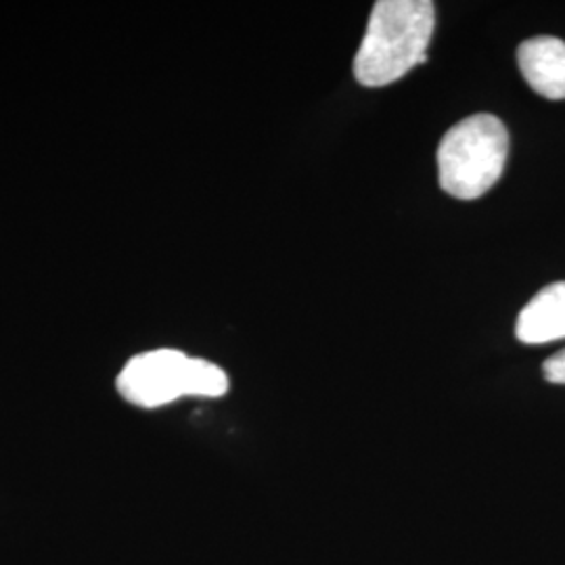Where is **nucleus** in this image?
I'll return each instance as SVG.
<instances>
[{
	"label": "nucleus",
	"instance_id": "423d86ee",
	"mask_svg": "<svg viewBox=\"0 0 565 565\" xmlns=\"http://www.w3.org/2000/svg\"><path fill=\"white\" fill-rule=\"evenodd\" d=\"M228 392V375L218 364L205 359H191L189 396L193 398H221Z\"/></svg>",
	"mask_w": 565,
	"mask_h": 565
},
{
	"label": "nucleus",
	"instance_id": "39448f33",
	"mask_svg": "<svg viewBox=\"0 0 565 565\" xmlns=\"http://www.w3.org/2000/svg\"><path fill=\"white\" fill-rule=\"evenodd\" d=\"M515 338L527 345L565 340V281L548 285L525 303Z\"/></svg>",
	"mask_w": 565,
	"mask_h": 565
},
{
	"label": "nucleus",
	"instance_id": "f03ea898",
	"mask_svg": "<svg viewBox=\"0 0 565 565\" xmlns=\"http://www.w3.org/2000/svg\"><path fill=\"white\" fill-rule=\"evenodd\" d=\"M509 132L490 114H476L455 124L438 147L440 186L457 200H478L505 170Z\"/></svg>",
	"mask_w": 565,
	"mask_h": 565
},
{
	"label": "nucleus",
	"instance_id": "20e7f679",
	"mask_svg": "<svg viewBox=\"0 0 565 565\" xmlns=\"http://www.w3.org/2000/svg\"><path fill=\"white\" fill-rule=\"evenodd\" d=\"M522 76L534 93L551 102L565 99V42L539 36L522 42L518 49Z\"/></svg>",
	"mask_w": 565,
	"mask_h": 565
},
{
	"label": "nucleus",
	"instance_id": "f257e3e1",
	"mask_svg": "<svg viewBox=\"0 0 565 565\" xmlns=\"http://www.w3.org/2000/svg\"><path fill=\"white\" fill-rule=\"evenodd\" d=\"M436 28V4L429 0H380L373 7L354 76L366 88H382L404 78L427 60Z\"/></svg>",
	"mask_w": 565,
	"mask_h": 565
},
{
	"label": "nucleus",
	"instance_id": "7ed1b4c3",
	"mask_svg": "<svg viewBox=\"0 0 565 565\" xmlns=\"http://www.w3.org/2000/svg\"><path fill=\"white\" fill-rule=\"evenodd\" d=\"M191 356L174 348L149 350L132 356L116 380L126 403L139 408H160L189 396Z\"/></svg>",
	"mask_w": 565,
	"mask_h": 565
},
{
	"label": "nucleus",
	"instance_id": "0eeeda50",
	"mask_svg": "<svg viewBox=\"0 0 565 565\" xmlns=\"http://www.w3.org/2000/svg\"><path fill=\"white\" fill-rule=\"evenodd\" d=\"M546 382L551 384L565 385V350L553 354L545 364H543Z\"/></svg>",
	"mask_w": 565,
	"mask_h": 565
}]
</instances>
